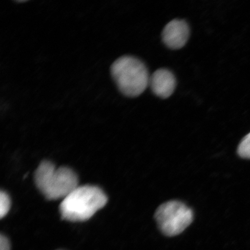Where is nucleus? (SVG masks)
Segmentation results:
<instances>
[{"instance_id":"obj_1","label":"nucleus","mask_w":250,"mask_h":250,"mask_svg":"<svg viewBox=\"0 0 250 250\" xmlns=\"http://www.w3.org/2000/svg\"><path fill=\"white\" fill-rule=\"evenodd\" d=\"M107 197L99 187L79 186L62 200L60 212L62 218L72 222L89 220L104 207Z\"/></svg>"},{"instance_id":"obj_4","label":"nucleus","mask_w":250,"mask_h":250,"mask_svg":"<svg viewBox=\"0 0 250 250\" xmlns=\"http://www.w3.org/2000/svg\"><path fill=\"white\" fill-rule=\"evenodd\" d=\"M155 218L161 232L171 237L179 235L192 223L193 213L184 203L172 201L159 206Z\"/></svg>"},{"instance_id":"obj_5","label":"nucleus","mask_w":250,"mask_h":250,"mask_svg":"<svg viewBox=\"0 0 250 250\" xmlns=\"http://www.w3.org/2000/svg\"><path fill=\"white\" fill-rule=\"evenodd\" d=\"M189 36V28L185 21L175 20L166 26L162 39L166 45L173 49H179L186 44Z\"/></svg>"},{"instance_id":"obj_9","label":"nucleus","mask_w":250,"mask_h":250,"mask_svg":"<svg viewBox=\"0 0 250 250\" xmlns=\"http://www.w3.org/2000/svg\"><path fill=\"white\" fill-rule=\"evenodd\" d=\"M10 243L7 237L1 234L0 236V250H10Z\"/></svg>"},{"instance_id":"obj_3","label":"nucleus","mask_w":250,"mask_h":250,"mask_svg":"<svg viewBox=\"0 0 250 250\" xmlns=\"http://www.w3.org/2000/svg\"><path fill=\"white\" fill-rule=\"evenodd\" d=\"M111 74L119 90L127 97L140 95L149 85L147 68L133 56H124L117 59L111 65Z\"/></svg>"},{"instance_id":"obj_7","label":"nucleus","mask_w":250,"mask_h":250,"mask_svg":"<svg viewBox=\"0 0 250 250\" xmlns=\"http://www.w3.org/2000/svg\"><path fill=\"white\" fill-rule=\"evenodd\" d=\"M237 152L240 157L250 159V133L247 134L240 142Z\"/></svg>"},{"instance_id":"obj_6","label":"nucleus","mask_w":250,"mask_h":250,"mask_svg":"<svg viewBox=\"0 0 250 250\" xmlns=\"http://www.w3.org/2000/svg\"><path fill=\"white\" fill-rule=\"evenodd\" d=\"M149 85L156 96L168 98L176 88V78L170 71L162 68L150 76Z\"/></svg>"},{"instance_id":"obj_2","label":"nucleus","mask_w":250,"mask_h":250,"mask_svg":"<svg viewBox=\"0 0 250 250\" xmlns=\"http://www.w3.org/2000/svg\"><path fill=\"white\" fill-rule=\"evenodd\" d=\"M34 179L37 188L49 200L64 199L78 186V177L73 170L56 167L48 161L40 164Z\"/></svg>"},{"instance_id":"obj_8","label":"nucleus","mask_w":250,"mask_h":250,"mask_svg":"<svg viewBox=\"0 0 250 250\" xmlns=\"http://www.w3.org/2000/svg\"><path fill=\"white\" fill-rule=\"evenodd\" d=\"M11 208V199L7 193H0V217L1 218L8 214Z\"/></svg>"}]
</instances>
